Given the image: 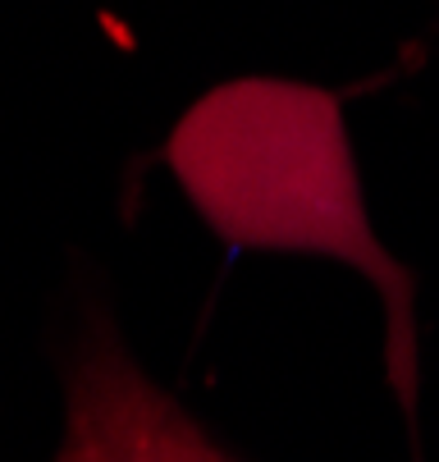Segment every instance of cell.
<instances>
[{"label":"cell","instance_id":"1","mask_svg":"<svg viewBox=\"0 0 439 462\" xmlns=\"http://www.w3.org/2000/svg\"><path fill=\"white\" fill-rule=\"evenodd\" d=\"M165 161L220 238L238 247L330 252L380 284L389 307V375L412 412V280L370 234L339 101L321 88L270 79L215 88L178 119Z\"/></svg>","mask_w":439,"mask_h":462},{"label":"cell","instance_id":"2","mask_svg":"<svg viewBox=\"0 0 439 462\" xmlns=\"http://www.w3.org/2000/svg\"><path fill=\"white\" fill-rule=\"evenodd\" d=\"M59 462H233L129 362L105 316H92L69 371V439Z\"/></svg>","mask_w":439,"mask_h":462}]
</instances>
